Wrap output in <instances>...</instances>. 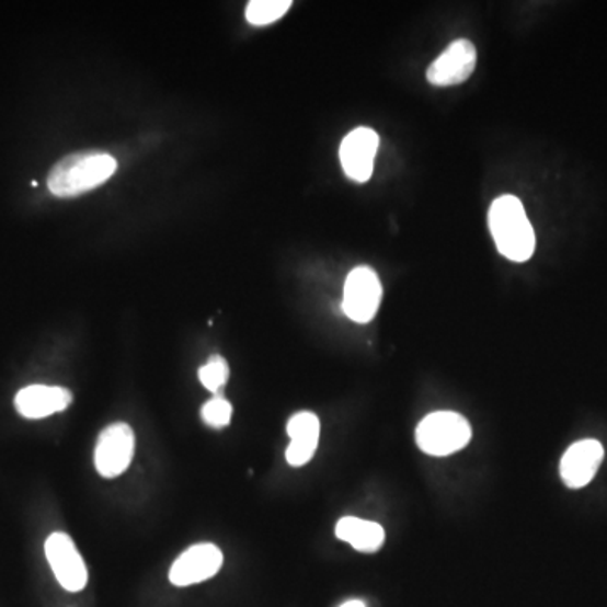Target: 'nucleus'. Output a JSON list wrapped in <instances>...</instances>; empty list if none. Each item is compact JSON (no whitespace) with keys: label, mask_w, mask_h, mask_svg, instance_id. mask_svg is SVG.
I'll return each mask as SVG.
<instances>
[{"label":"nucleus","mask_w":607,"mask_h":607,"mask_svg":"<svg viewBox=\"0 0 607 607\" xmlns=\"http://www.w3.org/2000/svg\"><path fill=\"white\" fill-rule=\"evenodd\" d=\"M117 161L102 150H78L59 159L48 174V190L56 198H77L114 176Z\"/></svg>","instance_id":"f257e3e1"},{"label":"nucleus","mask_w":607,"mask_h":607,"mask_svg":"<svg viewBox=\"0 0 607 607\" xmlns=\"http://www.w3.org/2000/svg\"><path fill=\"white\" fill-rule=\"evenodd\" d=\"M488 224L497 252L505 259L522 264L535 252V231L525 213L524 203L505 194L494 199L488 213Z\"/></svg>","instance_id":"f03ea898"},{"label":"nucleus","mask_w":607,"mask_h":607,"mask_svg":"<svg viewBox=\"0 0 607 607\" xmlns=\"http://www.w3.org/2000/svg\"><path fill=\"white\" fill-rule=\"evenodd\" d=\"M471 437V425L456 412L428 414L415 432L417 446L428 456H436V458H444L465 449Z\"/></svg>","instance_id":"7ed1b4c3"},{"label":"nucleus","mask_w":607,"mask_h":607,"mask_svg":"<svg viewBox=\"0 0 607 607\" xmlns=\"http://www.w3.org/2000/svg\"><path fill=\"white\" fill-rule=\"evenodd\" d=\"M381 294V282L374 268H353L344 284V314L359 324L370 322L380 309Z\"/></svg>","instance_id":"20e7f679"},{"label":"nucleus","mask_w":607,"mask_h":607,"mask_svg":"<svg viewBox=\"0 0 607 607\" xmlns=\"http://www.w3.org/2000/svg\"><path fill=\"white\" fill-rule=\"evenodd\" d=\"M136 450V436L124 422L108 425L95 447V468L103 478H118L127 471Z\"/></svg>","instance_id":"39448f33"},{"label":"nucleus","mask_w":607,"mask_h":607,"mask_svg":"<svg viewBox=\"0 0 607 607\" xmlns=\"http://www.w3.org/2000/svg\"><path fill=\"white\" fill-rule=\"evenodd\" d=\"M45 552L49 568L55 572L62 589H67L68 593H80L84 589L89 582V571L70 535L62 531L49 535Z\"/></svg>","instance_id":"423d86ee"},{"label":"nucleus","mask_w":607,"mask_h":607,"mask_svg":"<svg viewBox=\"0 0 607 607\" xmlns=\"http://www.w3.org/2000/svg\"><path fill=\"white\" fill-rule=\"evenodd\" d=\"M380 137L370 127H358L344 137L340 147V161L350 180L366 183L374 174Z\"/></svg>","instance_id":"0eeeda50"},{"label":"nucleus","mask_w":607,"mask_h":607,"mask_svg":"<svg viewBox=\"0 0 607 607\" xmlns=\"http://www.w3.org/2000/svg\"><path fill=\"white\" fill-rule=\"evenodd\" d=\"M224 565V553L213 543L190 547L177 557L169 572V581L177 587L199 584L215 577Z\"/></svg>","instance_id":"6e6552de"},{"label":"nucleus","mask_w":607,"mask_h":607,"mask_svg":"<svg viewBox=\"0 0 607 607\" xmlns=\"http://www.w3.org/2000/svg\"><path fill=\"white\" fill-rule=\"evenodd\" d=\"M474 45L468 39L454 41L447 46L446 51L432 61L427 70L428 83L434 87H453L461 84L471 77L476 68Z\"/></svg>","instance_id":"1a4fd4ad"},{"label":"nucleus","mask_w":607,"mask_h":607,"mask_svg":"<svg viewBox=\"0 0 607 607\" xmlns=\"http://www.w3.org/2000/svg\"><path fill=\"white\" fill-rule=\"evenodd\" d=\"M604 459V447L599 440L584 439L572 444L560 461V476L565 486L581 490L594 480Z\"/></svg>","instance_id":"9d476101"},{"label":"nucleus","mask_w":607,"mask_h":607,"mask_svg":"<svg viewBox=\"0 0 607 607\" xmlns=\"http://www.w3.org/2000/svg\"><path fill=\"white\" fill-rule=\"evenodd\" d=\"M73 402L70 390L49 385H30L19 390L14 405L19 414L26 419H45L67 410Z\"/></svg>","instance_id":"9b49d317"},{"label":"nucleus","mask_w":607,"mask_h":607,"mask_svg":"<svg viewBox=\"0 0 607 607\" xmlns=\"http://www.w3.org/2000/svg\"><path fill=\"white\" fill-rule=\"evenodd\" d=\"M287 434L290 437L286 459L294 468L308 465L314 458L318 449L321 422L312 412H299L287 424Z\"/></svg>","instance_id":"f8f14e48"},{"label":"nucleus","mask_w":607,"mask_h":607,"mask_svg":"<svg viewBox=\"0 0 607 607\" xmlns=\"http://www.w3.org/2000/svg\"><path fill=\"white\" fill-rule=\"evenodd\" d=\"M336 537L346 541L358 552H377L385 541V530L381 525L356 516H344L337 522Z\"/></svg>","instance_id":"ddd939ff"},{"label":"nucleus","mask_w":607,"mask_h":607,"mask_svg":"<svg viewBox=\"0 0 607 607\" xmlns=\"http://www.w3.org/2000/svg\"><path fill=\"white\" fill-rule=\"evenodd\" d=\"M290 0H252L247 5V21L253 26H268L289 11Z\"/></svg>","instance_id":"4468645a"},{"label":"nucleus","mask_w":607,"mask_h":607,"mask_svg":"<svg viewBox=\"0 0 607 607\" xmlns=\"http://www.w3.org/2000/svg\"><path fill=\"white\" fill-rule=\"evenodd\" d=\"M199 381L205 385L206 390L215 393V396H221L225 385H227L228 378H230V368L228 363L220 355L211 356L206 365H203L198 371Z\"/></svg>","instance_id":"2eb2a0df"},{"label":"nucleus","mask_w":607,"mask_h":607,"mask_svg":"<svg viewBox=\"0 0 607 607\" xmlns=\"http://www.w3.org/2000/svg\"><path fill=\"white\" fill-rule=\"evenodd\" d=\"M233 415V406L224 396H215L203 405L202 417L209 427H227Z\"/></svg>","instance_id":"dca6fc26"},{"label":"nucleus","mask_w":607,"mask_h":607,"mask_svg":"<svg viewBox=\"0 0 607 607\" xmlns=\"http://www.w3.org/2000/svg\"><path fill=\"white\" fill-rule=\"evenodd\" d=\"M340 607H366L365 603H362V600H348V603H344L343 606Z\"/></svg>","instance_id":"f3484780"}]
</instances>
